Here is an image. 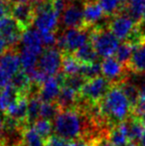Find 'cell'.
<instances>
[{
    "mask_svg": "<svg viewBox=\"0 0 145 146\" xmlns=\"http://www.w3.org/2000/svg\"><path fill=\"white\" fill-rule=\"evenodd\" d=\"M91 120V116L83 106H75L62 110L54 118V132L68 141L87 139V134L91 132V127H95L97 124L95 121L89 123Z\"/></svg>",
    "mask_w": 145,
    "mask_h": 146,
    "instance_id": "cell-1",
    "label": "cell"
},
{
    "mask_svg": "<svg viewBox=\"0 0 145 146\" xmlns=\"http://www.w3.org/2000/svg\"><path fill=\"white\" fill-rule=\"evenodd\" d=\"M99 104L101 115L111 126L123 122L131 115V104L119 85H112Z\"/></svg>",
    "mask_w": 145,
    "mask_h": 146,
    "instance_id": "cell-2",
    "label": "cell"
},
{
    "mask_svg": "<svg viewBox=\"0 0 145 146\" xmlns=\"http://www.w3.org/2000/svg\"><path fill=\"white\" fill-rule=\"evenodd\" d=\"M91 43L99 58L112 57L119 47V40L107 29V24L97 25L91 30Z\"/></svg>",
    "mask_w": 145,
    "mask_h": 146,
    "instance_id": "cell-3",
    "label": "cell"
},
{
    "mask_svg": "<svg viewBox=\"0 0 145 146\" xmlns=\"http://www.w3.org/2000/svg\"><path fill=\"white\" fill-rule=\"evenodd\" d=\"M91 30L87 28H70L57 35L56 46L62 53L73 54L91 41Z\"/></svg>",
    "mask_w": 145,
    "mask_h": 146,
    "instance_id": "cell-4",
    "label": "cell"
},
{
    "mask_svg": "<svg viewBox=\"0 0 145 146\" xmlns=\"http://www.w3.org/2000/svg\"><path fill=\"white\" fill-rule=\"evenodd\" d=\"M35 10L34 26L41 34L57 33L60 23V14L53 8L52 0L47 3L33 4Z\"/></svg>",
    "mask_w": 145,
    "mask_h": 146,
    "instance_id": "cell-5",
    "label": "cell"
},
{
    "mask_svg": "<svg viewBox=\"0 0 145 146\" xmlns=\"http://www.w3.org/2000/svg\"><path fill=\"white\" fill-rule=\"evenodd\" d=\"M111 84L103 76L87 80L79 92V100L85 104H97L111 88Z\"/></svg>",
    "mask_w": 145,
    "mask_h": 146,
    "instance_id": "cell-6",
    "label": "cell"
},
{
    "mask_svg": "<svg viewBox=\"0 0 145 146\" xmlns=\"http://www.w3.org/2000/svg\"><path fill=\"white\" fill-rule=\"evenodd\" d=\"M141 22H136L127 14L121 13L109 18L107 27L121 42H127L135 33Z\"/></svg>",
    "mask_w": 145,
    "mask_h": 146,
    "instance_id": "cell-7",
    "label": "cell"
},
{
    "mask_svg": "<svg viewBox=\"0 0 145 146\" xmlns=\"http://www.w3.org/2000/svg\"><path fill=\"white\" fill-rule=\"evenodd\" d=\"M62 52L57 47L44 49L38 60V68L47 77H55L62 69Z\"/></svg>",
    "mask_w": 145,
    "mask_h": 146,
    "instance_id": "cell-8",
    "label": "cell"
},
{
    "mask_svg": "<svg viewBox=\"0 0 145 146\" xmlns=\"http://www.w3.org/2000/svg\"><path fill=\"white\" fill-rule=\"evenodd\" d=\"M101 70L103 76L111 85H119L128 80L129 70L122 65L114 57L105 58L101 63Z\"/></svg>",
    "mask_w": 145,
    "mask_h": 146,
    "instance_id": "cell-9",
    "label": "cell"
},
{
    "mask_svg": "<svg viewBox=\"0 0 145 146\" xmlns=\"http://www.w3.org/2000/svg\"><path fill=\"white\" fill-rule=\"evenodd\" d=\"M81 2L85 24L87 29H91L97 25H103L107 23H105V18L107 19V17L105 16L99 0H81Z\"/></svg>",
    "mask_w": 145,
    "mask_h": 146,
    "instance_id": "cell-10",
    "label": "cell"
},
{
    "mask_svg": "<svg viewBox=\"0 0 145 146\" xmlns=\"http://www.w3.org/2000/svg\"><path fill=\"white\" fill-rule=\"evenodd\" d=\"M65 75L60 72L55 77H50L39 87L38 96L43 102H56L64 84Z\"/></svg>",
    "mask_w": 145,
    "mask_h": 146,
    "instance_id": "cell-11",
    "label": "cell"
},
{
    "mask_svg": "<svg viewBox=\"0 0 145 146\" xmlns=\"http://www.w3.org/2000/svg\"><path fill=\"white\" fill-rule=\"evenodd\" d=\"M23 32L24 31L11 16L0 20V35L7 43L9 49H15L17 47L21 42Z\"/></svg>",
    "mask_w": 145,
    "mask_h": 146,
    "instance_id": "cell-12",
    "label": "cell"
},
{
    "mask_svg": "<svg viewBox=\"0 0 145 146\" xmlns=\"http://www.w3.org/2000/svg\"><path fill=\"white\" fill-rule=\"evenodd\" d=\"M11 17L18 23L23 31L29 29L34 23L35 10L32 2L13 4L11 10Z\"/></svg>",
    "mask_w": 145,
    "mask_h": 146,
    "instance_id": "cell-13",
    "label": "cell"
},
{
    "mask_svg": "<svg viewBox=\"0 0 145 146\" xmlns=\"http://www.w3.org/2000/svg\"><path fill=\"white\" fill-rule=\"evenodd\" d=\"M60 22L66 29L70 28H87L85 24L83 10L75 3H68L62 13Z\"/></svg>",
    "mask_w": 145,
    "mask_h": 146,
    "instance_id": "cell-14",
    "label": "cell"
},
{
    "mask_svg": "<svg viewBox=\"0 0 145 146\" xmlns=\"http://www.w3.org/2000/svg\"><path fill=\"white\" fill-rule=\"evenodd\" d=\"M28 100L27 94H20L18 98L8 106L4 114L14 120L18 121L22 125H29L27 123V112H28Z\"/></svg>",
    "mask_w": 145,
    "mask_h": 146,
    "instance_id": "cell-15",
    "label": "cell"
},
{
    "mask_svg": "<svg viewBox=\"0 0 145 146\" xmlns=\"http://www.w3.org/2000/svg\"><path fill=\"white\" fill-rule=\"evenodd\" d=\"M21 43L24 49L38 55V56H41V54L44 51L42 34L36 28H33V29L29 28L24 31L22 34Z\"/></svg>",
    "mask_w": 145,
    "mask_h": 146,
    "instance_id": "cell-16",
    "label": "cell"
},
{
    "mask_svg": "<svg viewBox=\"0 0 145 146\" xmlns=\"http://www.w3.org/2000/svg\"><path fill=\"white\" fill-rule=\"evenodd\" d=\"M0 66L11 78L21 70L20 55L16 49H9L0 56Z\"/></svg>",
    "mask_w": 145,
    "mask_h": 146,
    "instance_id": "cell-17",
    "label": "cell"
},
{
    "mask_svg": "<svg viewBox=\"0 0 145 146\" xmlns=\"http://www.w3.org/2000/svg\"><path fill=\"white\" fill-rule=\"evenodd\" d=\"M109 140L114 146H125L130 142L127 121L117 123L110 128Z\"/></svg>",
    "mask_w": 145,
    "mask_h": 146,
    "instance_id": "cell-18",
    "label": "cell"
},
{
    "mask_svg": "<svg viewBox=\"0 0 145 146\" xmlns=\"http://www.w3.org/2000/svg\"><path fill=\"white\" fill-rule=\"evenodd\" d=\"M77 100H79V92L63 86L56 102L60 108V110H62L75 106Z\"/></svg>",
    "mask_w": 145,
    "mask_h": 146,
    "instance_id": "cell-19",
    "label": "cell"
},
{
    "mask_svg": "<svg viewBox=\"0 0 145 146\" xmlns=\"http://www.w3.org/2000/svg\"><path fill=\"white\" fill-rule=\"evenodd\" d=\"M127 68L136 75H142L145 73V44L134 50Z\"/></svg>",
    "mask_w": 145,
    "mask_h": 146,
    "instance_id": "cell-20",
    "label": "cell"
},
{
    "mask_svg": "<svg viewBox=\"0 0 145 146\" xmlns=\"http://www.w3.org/2000/svg\"><path fill=\"white\" fill-rule=\"evenodd\" d=\"M75 58L81 64V65H87V64H93V63H99V55L97 54L95 48L91 45V41L85 46H83L81 49L75 51L73 53Z\"/></svg>",
    "mask_w": 145,
    "mask_h": 146,
    "instance_id": "cell-21",
    "label": "cell"
},
{
    "mask_svg": "<svg viewBox=\"0 0 145 146\" xmlns=\"http://www.w3.org/2000/svg\"><path fill=\"white\" fill-rule=\"evenodd\" d=\"M144 11L145 0H126L125 1L123 13L127 14L136 22H141Z\"/></svg>",
    "mask_w": 145,
    "mask_h": 146,
    "instance_id": "cell-22",
    "label": "cell"
},
{
    "mask_svg": "<svg viewBox=\"0 0 145 146\" xmlns=\"http://www.w3.org/2000/svg\"><path fill=\"white\" fill-rule=\"evenodd\" d=\"M22 146H45V140L33 125H26L22 130Z\"/></svg>",
    "mask_w": 145,
    "mask_h": 146,
    "instance_id": "cell-23",
    "label": "cell"
},
{
    "mask_svg": "<svg viewBox=\"0 0 145 146\" xmlns=\"http://www.w3.org/2000/svg\"><path fill=\"white\" fill-rule=\"evenodd\" d=\"M42 100L38 96V92H31L28 100V112H27V123L33 125L38 118H40V108Z\"/></svg>",
    "mask_w": 145,
    "mask_h": 146,
    "instance_id": "cell-24",
    "label": "cell"
},
{
    "mask_svg": "<svg viewBox=\"0 0 145 146\" xmlns=\"http://www.w3.org/2000/svg\"><path fill=\"white\" fill-rule=\"evenodd\" d=\"M62 73L66 76L79 75L81 64L75 58V56L72 54L62 53Z\"/></svg>",
    "mask_w": 145,
    "mask_h": 146,
    "instance_id": "cell-25",
    "label": "cell"
},
{
    "mask_svg": "<svg viewBox=\"0 0 145 146\" xmlns=\"http://www.w3.org/2000/svg\"><path fill=\"white\" fill-rule=\"evenodd\" d=\"M19 94L16 88L9 83L5 88H1L0 92V113H4L8 106L18 98Z\"/></svg>",
    "mask_w": 145,
    "mask_h": 146,
    "instance_id": "cell-26",
    "label": "cell"
},
{
    "mask_svg": "<svg viewBox=\"0 0 145 146\" xmlns=\"http://www.w3.org/2000/svg\"><path fill=\"white\" fill-rule=\"evenodd\" d=\"M126 0H99L107 18L123 12Z\"/></svg>",
    "mask_w": 145,
    "mask_h": 146,
    "instance_id": "cell-27",
    "label": "cell"
},
{
    "mask_svg": "<svg viewBox=\"0 0 145 146\" xmlns=\"http://www.w3.org/2000/svg\"><path fill=\"white\" fill-rule=\"evenodd\" d=\"M128 125V131H129V139L134 143H137L140 140L142 134L145 130V126L135 117L130 115L126 119Z\"/></svg>",
    "mask_w": 145,
    "mask_h": 146,
    "instance_id": "cell-28",
    "label": "cell"
},
{
    "mask_svg": "<svg viewBox=\"0 0 145 146\" xmlns=\"http://www.w3.org/2000/svg\"><path fill=\"white\" fill-rule=\"evenodd\" d=\"M135 47H133L131 44L126 42H122L119 45L117 51L114 54V58L117 60L119 63H121L122 65L126 66L127 67L128 63H129L130 59L132 57L134 50H135Z\"/></svg>",
    "mask_w": 145,
    "mask_h": 146,
    "instance_id": "cell-29",
    "label": "cell"
},
{
    "mask_svg": "<svg viewBox=\"0 0 145 146\" xmlns=\"http://www.w3.org/2000/svg\"><path fill=\"white\" fill-rule=\"evenodd\" d=\"M119 87L121 88V90H123L125 96H127V98L129 100L130 104H131V106H133L140 96V90H139V88H138V87L135 84L131 83L129 80H126L123 83L119 84Z\"/></svg>",
    "mask_w": 145,
    "mask_h": 146,
    "instance_id": "cell-30",
    "label": "cell"
},
{
    "mask_svg": "<svg viewBox=\"0 0 145 146\" xmlns=\"http://www.w3.org/2000/svg\"><path fill=\"white\" fill-rule=\"evenodd\" d=\"M33 126L35 127L37 132L40 134V136L45 141L52 135V132L54 130L52 120H49V119H45V118H38L33 123Z\"/></svg>",
    "mask_w": 145,
    "mask_h": 146,
    "instance_id": "cell-31",
    "label": "cell"
},
{
    "mask_svg": "<svg viewBox=\"0 0 145 146\" xmlns=\"http://www.w3.org/2000/svg\"><path fill=\"white\" fill-rule=\"evenodd\" d=\"M60 111V108L56 102H43L40 108V118H45L52 120L57 116Z\"/></svg>",
    "mask_w": 145,
    "mask_h": 146,
    "instance_id": "cell-32",
    "label": "cell"
},
{
    "mask_svg": "<svg viewBox=\"0 0 145 146\" xmlns=\"http://www.w3.org/2000/svg\"><path fill=\"white\" fill-rule=\"evenodd\" d=\"M101 64L99 63L81 65V72H79V75L83 76L87 81L99 77V76H101Z\"/></svg>",
    "mask_w": 145,
    "mask_h": 146,
    "instance_id": "cell-33",
    "label": "cell"
},
{
    "mask_svg": "<svg viewBox=\"0 0 145 146\" xmlns=\"http://www.w3.org/2000/svg\"><path fill=\"white\" fill-rule=\"evenodd\" d=\"M131 115L145 126V96L140 94L138 100L131 108Z\"/></svg>",
    "mask_w": 145,
    "mask_h": 146,
    "instance_id": "cell-34",
    "label": "cell"
},
{
    "mask_svg": "<svg viewBox=\"0 0 145 146\" xmlns=\"http://www.w3.org/2000/svg\"><path fill=\"white\" fill-rule=\"evenodd\" d=\"M85 81H87V80L81 75H73V76L65 75V80H64L63 86L69 87V88H73V90H75L79 92V90H81V88H83V84L85 83Z\"/></svg>",
    "mask_w": 145,
    "mask_h": 146,
    "instance_id": "cell-35",
    "label": "cell"
},
{
    "mask_svg": "<svg viewBox=\"0 0 145 146\" xmlns=\"http://www.w3.org/2000/svg\"><path fill=\"white\" fill-rule=\"evenodd\" d=\"M70 142L58 135H51L46 141H45V146H69Z\"/></svg>",
    "mask_w": 145,
    "mask_h": 146,
    "instance_id": "cell-36",
    "label": "cell"
},
{
    "mask_svg": "<svg viewBox=\"0 0 145 146\" xmlns=\"http://www.w3.org/2000/svg\"><path fill=\"white\" fill-rule=\"evenodd\" d=\"M12 6H13V3H11L9 0L0 1V20L8 17V16H11Z\"/></svg>",
    "mask_w": 145,
    "mask_h": 146,
    "instance_id": "cell-37",
    "label": "cell"
},
{
    "mask_svg": "<svg viewBox=\"0 0 145 146\" xmlns=\"http://www.w3.org/2000/svg\"><path fill=\"white\" fill-rule=\"evenodd\" d=\"M43 44L46 48H52L56 46L57 43V33H46L42 34Z\"/></svg>",
    "mask_w": 145,
    "mask_h": 146,
    "instance_id": "cell-38",
    "label": "cell"
},
{
    "mask_svg": "<svg viewBox=\"0 0 145 146\" xmlns=\"http://www.w3.org/2000/svg\"><path fill=\"white\" fill-rule=\"evenodd\" d=\"M11 81V77L0 66V88H5Z\"/></svg>",
    "mask_w": 145,
    "mask_h": 146,
    "instance_id": "cell-39",
    "label": "cell"
},
{
    "mask_svg": "<svg viewBox=\"0 0 145 146\" xmlns=\"http://www.w3.org/2000/svg\"><path fill=\"white\" fill-rule=\"evenodd\" d=\"M93 146H114L109 140L107 136H101L99 138H97L95 141H93Z\"/></svg>",
    "mask_w": 145,
    "mask_h": 146,
    "instance_id": "cell-40",
    "label": "cell"
},
{
    "mask_svg": "<svg viewBox=\"0 0 145 146\" xmlns=\"http://www.w3.org/2000/svg\"><path fill=\"white\" fill-rule=\"evenodd\" d=\"M69 146H93V142L87 140V139H77V140H73L70 142Z\"/></svg>",
    "mask_w": 145,
    "mask_h": 146,
    "instance_id": "cell-41",
    "label": "cell"
},
{
    "mask_svg": "<svg viewBox=\"0 0 145 146\" xmlns=\"http://www.w3.org/2000/svg\"><path fill=\"white\" fill-rule=\"evenodd\" d=\"M7 50H9V47H8L7 43H6L5 40L3 39V37L0 35V56L3 55Z\"/></svg>",
    "mask_w": 145,
    "mask_h": 146,
    "instance_id": "cell-42",
    "label": "cell"
},
{
    "mask_svg": "<svg viewBox=\"0 0 145 146\" xmlns=\"http://www.w3.org/2000/svg\"><path fill=\"white\" fill-rule=\"evenodd\" d=\"M4 132H5V118L3 113H0V138L3 136Z\"/></svg>",
    "mask_w": 145,
    "mask_h": 146,
    "instance_id": "cell-43",
    "label": "cell"
},
{
    "mask_svg": "<svg viewBox=\"0 0 145 146\" xmlns=\"http://www.w3.org/2000/svg\"><path fill=\"white\" fill-rule=\"evenodd\" d=\"M138 88L140 90V94L142 96H145V73L142 74V78L139 82V86H138Z\"/></svg>",
    "mask_w": 145,
    "mask_h": 146,
    "instance_id": "cell-44",
    "label": "cell"
},
{
    "mask_svg": "<svg viewBox=\"0 0 145 146\" xmlns=\"http://www.w3.org/2000/svg\"><path fill=\"white\" fill-rule=\"evenodd\" d=\"M11 3L17 4V3H26V2H32V0H9Z\"/></svg>",
    "mask_w": 145,
    "mask_h": 146,
    "instance_id": "cell-45",
    "label": "cell"
},
{
    "mask_svg": "<svg viewBox=\"0 0 145 146\" xmlns=\"http://www.w3.org/2000/svg\"><path fill=\"white\" fill-rule=\"evenodd\" d=\"M51 0H32V3L33 4H42V3H47V2H50Z\"/></svg>",
    "mask_w": 145,
    "mask_h": 146,
    "instance_id": "cell-46",
    "label": "cell"
},
{
    "mask_svg": "<svg viewBox=\"0 0 145 146\" xmlns=\"http://www.w3.org/2000/svg\"><path fill=\"white\" fill-rule=\"evenodd\" d=\"M139 146H145V130H144L143 134H142L141 138H140V140H139Z\"/></svg>",
    "mask_w": 145,
    "mask_h": 146,
    "instance_id": "cell-47",
    "label": "cell"
},
{
    "mask_svg": "<svg viewBox=\"0 0 145 146\" xmlns=\"http://www.w3.org/2000/svg\"><path fill=\"white\" fill-rule=\"evenodd\" d=\"M141 23L145 24V11H144V13H143V16H142V19H141Z\"/></svg>",
    "mask_w": 145,
    "mask_h": 146,
    "instance_id": "cell-48",
    "label": "cell"
},
{
    "mask_svg": "<svg viewBox=\"0 0 145 146\" xmlns=\"http://www.w3.org/2000/svg\"><path fill=\"white\" fill-rule=\"evenodd\" d=\"M68 3H75V1H77V0H66Z\"/></svg>",
    "mask_w": 145,
    "mask_h": 146,
    "instance_id": "cell-49",
    "label": "cell"
},
{
    "mask_svg": "<svg viewBox=\"0 0 145 146\" xmlns=\"http://www.w3.org/2000/svg\"><path fill=\"white\" fill-rule=\"evenodd\" d=\"M0 146H4V145H3V143H2L1 141H0Z\"/></svg>",
    "mask_w": 145,
    "mask_h": 146,
    "instance_id": "cell-50",
    "label": "cell"
},
{
    "mask_svg": "<svg viewBox=\"0 0 145 146\" xmlns=\"http://www.w3.org/2000/svg\"><path fill=\"white\" fill-rule=\"evenodd\" d=\"M0 1H1V0H0Z\"/></svg>",
    "mask_w": 145,
    "mask_h": 146,
    "instance_id": "cell-51",
    "label": "cell"
}]
</instances>
